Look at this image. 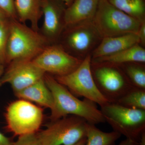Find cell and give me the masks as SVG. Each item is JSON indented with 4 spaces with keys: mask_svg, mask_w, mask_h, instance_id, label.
Returning <instances> with one entry per match:
<instances>
[{
    "mask_svg": "<svg viewBox=\"0 0 145 145\" xmlns=\"http://www.w3.org/2000/svg\"><path fill=\"white\" fill-rule=\"evenodd\" d=\"M44 78L54 100V106L50 110V117L51 121L70 115L80 117L92 124L106 122L96 103L87 99L84 101L78 99L51 75L45 74Z\"/></svg>",
    "mask_w": 145,
    "mask_h": 145,
    "instance_id": "obj_1",
    "label": "cell"
},
{
    "mask_svg": "<svg viewBox=\"0 0 145 145\" xmlns=\"http://www.w3.org/2000/svg\"><path fill=\"white\" fill-rule=\"evenodd\" d=\"M50 42L44 36L18 20L10 19L5 52V62L18 60H32Z\"/></svg>",
    "mask_w": 145,
    "mask_h": 145,
    "instance_id": "obj_2",
    "label": "cell"
},
{
    "mask_svg": "<svg viewBox=\"0 0 145 145\" xmlns=\"http://www.w3.org/2000/svg\"><path fill=\"white\" fill-rule=\"evenodd\" d=\"M100 110L113 131L139 143L141 135L145 132V110L108 103L101 106Z\"/></svg>",
    "mask_w": 145,
    "mask_h": 145,
    "instance_id": "obj_3",
    "label": "cell"
},
{
    "mask_svg": "<svg viewBox=\"0 0 145 145\" xmlns=\"http://www.w3.org/2000/svg\"><path fill=\"white\" fill-rule=\"evenodd\" d=\"M92 22L103 38L137 34L141 24L114 7L108 0H100Z\"/></svg>",
    "mask_w": 145,
    "mask_h": 145,
    "instance_id": "obj_4",
    "label": "cell"
},
{
    "mask_svg": "<svg viewBox=\"0 0 145 145\" xmlns=\"http://www.w3.org/2000/svg\"><path fill=\"white\" fill-rule=\"evenodd\" d=\"M87 123L80 117L67 116L51 121L36 135L41 145H73L86 137Z\"/></svg>",
    "mask_w": 145,
    "mask_h": 145,
    "instance_id": "obj_5",
    "label": "cell"
},
{
    "mask_svg": "<svg viewBox=\"0 0 145 145\" xmlns=\"http://www.w3.org/2000/svg\"><path fill=\"white\" fill-rule=\"evenodd\" d=\"M91 70L97 88L109 103H116L133 87L119 65L91 62Z\"/></svg>",
    "mask_w": 145,
    "mask_h": 145,
    "instance_id": "obj_6",
    "label": "cell"
},
{
    "mask_svg": "<svg viewBox=\"0 0 145 145\" xmlns=\"http://www.w3.org/2000/svg\"><path fill=\"white\" fill-rule=\"evenodd\" d=\"M7 128L18 136L36 133L43 120V110L31 102L20 99L8 105L5 114Z\"/></svg>",
    "mask_w": 145,
    "mask_h": 145,
    "instance_id": "obj_7",
    "label": "cell"
},
{
    "mask_svg": "<svg viewBox=\"0 0 145 145\" xmlns=\"http://www.w3.org/2000/svg\"><path fill=\"white\" fill-rule=\"evenodd\" d=\"M61 35L63 45H61L71 55L81 60L91 55L103 39L92 21L66 27Z\"/></svg>",
    "mask_w": 145,
    "mask_h": 145,
    "instance_id": "obj_8",
    "label": "cell"
},
{
    "mask_svg": "<svg viewBox=\"0 0 145 145\" xmlns=\"http://www.w3.org/2000/svg\"><path fill=\"white\" fill-rule=\"evenodd\" d=\"M91 55H89L74 71L54 78L75 96L84 97L102 106L110 103L96 86L91 70Z\"/></svg>",
    "mask_w": 145,
    "mask_h": 145,
    "instance_id": "obj_9",
    "label": "cell"
},
{
    "mask_svg": "<svg viewBox=\"0 0 145 145\" xmlns=\"http://www.w3.org/2000/svg\"><path fill=\"white\" fill-rule=\"evenodd\" d=\"M83 60L71 55L61 45H50L32 61L46 72L55 77L65 76L74 71Z\"/></svg>",
    "mask_w": 145,
    "mask_h": 145,
    "instance_id": "obj_10",
    "label": "cell"
},
{
    "mask_svg": "<svg viewBox=\"0 0 145 145\" xmlns=\"http://www.w3.org/2000/svg\"><path fill=\"white\" fill-rule=\"evenodd\" d=\"M45 74L32 60H15L9 63L1 82L10 84L15 93L43 79Z\"/></svg>",
    "mask_w": 145,
    "mask_h": 145,
    "instance_id": "obj_11",
    "label": "cell"
},
{
    "mask_svg": "<svg viewBox=\"0 0 145 145\" xmlns=\"http://www.w3.org/2000/svg\"><path fill=\"white\" fill-rule=\"evenodd\" d=\"M66 7L60 0H43L42 2L44 20L41 33L50 43L59 40L64 30Z\"/></svg>",
    "mask_w": 145,
    "mask_h": 145,
    "instance_id": "obj_12",
    "label": "cell"
},
{
    "mask_svg": "<svg viewBox=\"0 0 145 145\" xmlns=\"http://www.w3.org/2000/svg\"><path fill=\"white\" fill-rule=\"evenodd\" d=\"M99 1L100 0H73L65 9V27L93 21Z\"/></svg>",
    "mask_w": 145,
    "mask_h": 145,
    "instance_id": "obj_13",
    "label": "cell"
},
{
    "mask_svg": "<svg viewBox=\"0 0 145 145\" xmlns=\"http://www.w3.org/2000/svg\"><path fill=\"white\" fill-rule=\"evenodd\" d=\"M137 44L139 40L136 34L105 37L91 53V59L110 56Z\"/></svg>",
    "mask_w": 145,
    "mask_h": 145,
    "instance_id": "obj_14",
    "label": "cell"
},
{
    "mask_svg": "<svg viewBox=\"0 0 145 145\" xmlns=\"http://www.w3.org/2000/svg\"><path fill=\"white\" fill-rule=\"evenodd\" d=\"M15 94L19 99L34 102L40 106L50 108V110L54 106L53 96L46 84L44 78Z\"/></svg>",
    "mask_w": 145,
    "mask_h": 145,
    "instance_id": "obj_15",
    "label": "cell"
},
{
    "mask_svg": "<svg viewBox=\"0 0 145 145\" xmlns=\"http://www.w3.org/2000/svg\"><path fill=\"white\" fill-rule=\"evenodd\" d=\"M43 0H14L18 20L22 23L29 22L31 27L39 31V23L42 16Z\"/></svg>",
    "mask_w": 145,
    "mask_h": 145,
    "instance_id": "obj_16",
    "label": "cell"
},
{
    "mask_svg": "<svg viewBox=\"0 0 145 145\" xmlns=\"http://www.w3.org/2000/svg\"><path fill=\"white\" fill-rule=\"evenodd\" d=\"M92 63H108L121 65L129 63H145V49L137 44L110 56L91 59Z\"/></svg>",
    "mask_w": 145,
    "mask_h": 145,
    "instance_id": "obj_17",
    "label": "cell"
},
{
    "mask_svg": "<svg viewBox=\"0 0 145 145\" xmlns=\"http://www.w3.org/2000/svg\"><path fill=\"white\" fill-rule=\"evenodd\" d=\"M121 135L113 131L110 132L102 131L95 125L87 123L86 142L85 145H115Z\"/></svg>",
    "mask_w": 145,
    "mask_h": 145,
    "instance_id": "obj_18",
    "label": "cell"
},
{
    "mask_svg": "<svg viewBox=\"0 0 145 145\" xmlns=\"http://www.w3.org/2000/svg\"><path fill=\"white\" fill-rule=\"evenodd\" d=\"M108 1L114 7L141 23L145 21V0Z\"/></svg>",
    "mask_w": 145,
    "mask_h": 145,
    "instance_id": "obj_19",
    "label": "cell"
},
{
    "mask_svg": "<svg viewBox=\"0 0 145 145\" xmlns=\"http://www.w3.org/2000/svg\"><path fill=\"white\" fill-rule=\"evenodd\" d=\"M118 65L133 86L145 89V63H129Z\"/></svg>",
    "mask_w": 145,
    "mask_h": 145,
    "instance_id": "obj_20",
    "label": "cell"
},
{
    "mask_svg": "<svg viewBox=\"0 0 145 145\" xmlns=\"http://www.w3.org/2000/svg\"><path fill=\"white\" fill-rule=\"evenodd\" d=\"M116 103L129 108L145 110V89L133 87Z\"/></svg>",
    "mask_w": 145,
    "mask_h": 145,
    "instance_id": "obj_21",
    "label": "cell"
},
{
    "mask_svg": "<svg viewBox=\"0 0 145 145\" xmlns=\"http://www.w3.org/2000/svg\"><path fill=\"white\" fill-rule=\"evenodd\" d=\"M10 20L0 24V59L3 63L5 62L6 49L9 34Z\"/></svg>",
    "mask_w": 145,
    "mask_h": 145,
    "instance_id": "obj_22",
    "label": "cell"
},
{
    "mask_svg": "<svg viewBox=\"0 0 145 145\" xmlns=\"http://www.w3.org/2000/svg\"><path fill=\"white\" fill-rule=\"evenodd\" d=\"M12 145H41L37 137L36 133L26 134L18 137L16 142Z\"/></svg>",
    "mask_w": 145,
    "mask_h": 145,
    "instance_id": "obj_23",
    "label": "cell"
},
{
    "mask_svg": "<svg viewBox=\"0 0 145 145\" xmlns=\"http://www.w3.org/2000/svg\"><path fill=\"white\" fill-rule=\"evenodd\" d=\"M0 8L4 11L10 19L18 20L14 0H0Z\"/></svg>",
    "mask_w": 145,
    "mask_h": 145,
    "instance_id": "obj_24",
    "label": "cell"
},
{
    "mask_svg": "<svg viewBox=\"0 0 145 145\" xmlns=\"http://www.w3.org/2000/svg\"><path fill=\"white\" fill-rule=\"evenodd\" d=\"M137 35L139 40V44L144 48L145 46V21L140 25Z\"/></svg>",
    "mask_w": 145,
    "mask_h": 145,
    "instance_id": "obj_25",
    "label": "cell"
},
{
    "mask_svg": "<svg viewBox=\"0 0 145 145\" xmlns=\"http://www.w3.org/2000/svg\"><path fill=\"white\" fill-rule=\"evenodd\" d=\"M12 144L13 142L8 137L0 132V145H12Z\"/></svg>",
    "mask_w": 145,
    "mask_h": 145,
    "instance_id": "obj_26",
    "label": "cell"
},
{
    "mask_svg": "<svg viewBox=\"0 0 145 145\" xmlns=\"http://www.w3.org/2000/svg\"><path fill=\"white\" fill-rule=\"evenodd\" d=\"M10 18L7 14L0 8V24L10 20Z\"/></svg>",
    "mask_w": 145,
    "mask_h": 145,
    "instance_id": "obj_27",
    "label": "cell"
},
{
    "mask_svg": "<svg viewBox=\"0 0 145 145\" xmlns=\"http://www.w3.org/2000/svg\"><path fill=\"white\" fill-rule=\"evenodd\" d=\"M118 145H140V144L136 141L126 138L125 140L122 141Z\"/></svg>",
    "mask_w": 145,
    "mask_h": 145,
    "instance_id": "obj_28",
    "label": "cell"
},
{
    "mask_svg": "<svg viewBox=\"0 0 145 145\" xmlns=\"http://www.w3.org/2000/svg\"><path fill=\"white\" fill-rule=\"evenodd\" d=\"M139 143L140 145H145V132L143 133L141 135Z\"/></svg>",
    "mask_w": 145,
    "mask_h": 145,
    "instance_id": "obj_29",
    "label": "cell"
},
{
    "mask_svg": "<svg viewBox=\"0 0 145 145\" xmlns=\"http://www.w3.org/2000/svg\"><path fill=\"white\" fill-rule=\"evenodd\" d=\"M3 63L1 60L0 59V86H1L2 85L1 82V78L3 75Z\"/></svg>",
    "mask_w": 145,
    "mask_h": 145,
    "instance_id": "obj_30",
    "label": "cell"
},
{
    "mask_svg": "<svg viewBox=\"0 0 145 145\" xmlns=\"http://www.w3.org/2000/svg\"><path fill=\"white\" fill-rule=\"evenodd\" d=\"M60 1L65 5L66 7H67L72 3L73 0H60Z\"/></svg>",
    "mask_w": 145,
    "mask_h": 145,
    "instance_id": "obj_31",
    "label": "cell"
},
{
    "mask_svg": "<svg viewBox=\"0 0 145 145\" xmlns=\"http://www.w3.org/2000/svg\"><path fill=\"white\" fill-rule=\"evenodd\" d=\"M86 137L82 139L80 141H79L78 143L73 145H85L86 142Z\"/></svg>",
    "mask_w": 145,
    "mask_h": 145,
    "instance_id": "obj_32",
    "label": "cell"
}]
</instances>
